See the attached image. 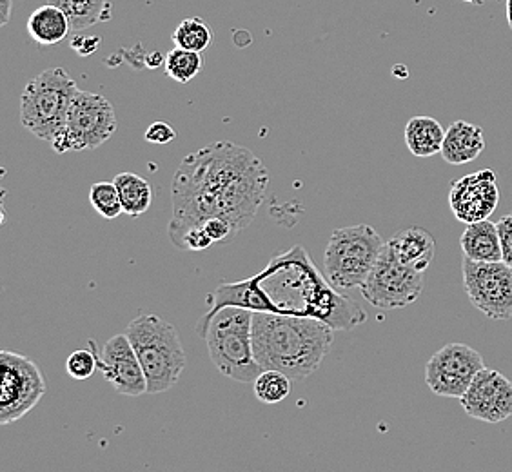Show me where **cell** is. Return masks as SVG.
Returning a JSON list of instances; mask_svg holds the SVG:
<instances>
[{"instance_id":"2","label":"cell","mask_w":512,"mask_h":472,"mask_svg":"<svg viewBox=\"0 0 512 472\" xmlns=\"http://www.w3.org/2000/svg\"><path fill=\"white\" fill-rule=\"evenodd\" d=\"M209 318L222 307H244L253 313L307 316L322 320L335 331H351L367 322V315L355 300L338 293L327 276L320 273L302 246L276 255L260 273L251 278L222 284L209 296Z\"/></svg>"},{"instance_id":"27","label":"cell","mask_w":512,"mask_h":472,"mask_svg":"<svg viewBox=\"0 0 512 472\" xmlns=\"http://www.w3.org/2000/svg\"><path fill=\"white\" fill-rule=\"evenodd\" d=\"M97 344L89 340V349H79L71 353L66 360V371L73 380H88L99 369Z\"/></svg>"},{"instance_id":"20","label":"cell","mask_w":512,"mask_h":472,"mask_svg":"<svg viewBox=\"0 0 512 472\" xmlns=\"http://www.w3.org/2000/svg\"><path fill=\"white\" fill-rule=\"evenodd\" d=\"M445 129L431 117H413L405 126V146L411 155L429 158L438 155L444 146Z\"/></svg>"},{"instance_id":"4","label":"cell","mask_w":512,"mask_h":472,"mask_svg":"<svg viewBox=\"0 0 512 472\" xmlns=\"http://www.w3.org/2000/svg\"><path fill=\"white\" fill-rule=\"evenodd\" d=\"M253 315L249 309L229 305L197 324V335L206 342L218 373L242 384H253L264 371L253 349Z\"/></svg>"},{"instance_id":"26","label":"cell","mask_w":512,"mask_h":472,"mask_svg":"<svg viewBox=\"0 0 512 472\" xmlns=\"http://www.w3.org/2000/svg\"><path fill=\"white\" fill-rule=\"evenodd\" d=\"M89 202L100 217L108 220L120 217L124 213L119 187L115 182H95L89 187Z\"/></svg>"},{"instance_id":"6","label":"cell","mask_w":512,"mask_h":472,"mask_svg":"<svg viewBox=\"0 0 512 472\" xmlns=\"http://www.w3.org/2000/svg\"><path fill=\"white\" fill-rule=\"evenodd\" d=\"M79 91L66 69H44L20 95V122L35 137L53 142L66 126L69 106Z\"/></svg>"},{"instance_id":"22","label":"cell","mask_w":512,"mask_h":472,"mask_svg":"<svg viewBox=\"0 0 512 472\" xmlns=\"http://www.w3.org/2000/svg\"><path fill=\"white\" fill-rule=\"evenodd\" d=\"M66 13L71 30H88L106 19L109 10L108 0H48Z\"/></svg>"},{"instance_id":"1","label":"cell","mask_w":512,"mask_h":472,"mask_svg":"<svg viewBox=\"0 0 512 472\" xmlns=\"http://www.w3.org/2000/svg\"><path fill=\"white\" fill-rule=\"evenodd\" d=\"M267 187L269 171L255 151L227 140L198 149L180 162L171 182L169 240L178 246L209 218H224L240 233L255 220Z\"/></svg>"},{"instance_id":"13","label":"cell","mask_w":512,"mask_h":472,"mask_svg":"<svg viewBox=\"0 0 512 472\" xmlns=\"http://www.w3.org/2000/svg\"><path fill=\"white\" fill-rule=\"evenodd\" d=\"M500 202L498 177L493 169H482L453 180L449 191V206L463 224L487 220Z\"/></svg>"},{"instance_id":"9","label":"cell","mask_w":512,"mask_h":472,"mask_svg":"<svg viewBox=\"0 0 512 472\" xmlns=\"http://www.w3.org/2000/svg\"><path fill=\"white\" fill-rule=\"evenodd\" d=\"M360 291L365 300L378 309H402L422 295L424 273L405 266L385 242L382 255Z\"/></svg>"},{"instance_id":"30","label":"cell","mask_w":512,"mask_h":472,"mask_svg":"<svg viewBox=\"0 0 512 472\" xmlns=\"http://www.w3.org/2000/svg\"><path fill=\"white\" fill-rule=\"evenodd\" d=\"M496 226L502 244V260L512 267V215H505Z\"/></svg>"},{"instance_id":"21","label":"cell","mask_w":512,"mask_h":472,"mask_svg":"<svg viewBox=\"0 0 512 472\" xmlns=\"http://www.w3.org/2000/svg\"><path fill=\"white\" fill-rule=\"evenodd\" d=\"M113 182L119 187L122 209L129 217H140L151 207L153 187L146 178L135 173H120Z\"/></svg>"},{"instance_id":"24","label":"cell","mask_w":512,"mask_h":472,"mask_svg":"<svg viewBox=\"0 0 512 472\" xmlns=\"http://www.w3.org/2000/svg\"><path fill=\"white\" fill-rule=\"evenodd\" d=\"M253 387H255L256 398L262 404H280L293 391V380L287 374L275 369H264L253 382Z\"/></svg>"},{"instance_id":"16","label":"cell","mask_w":512,"mask_h":472,"mask_svg":"<svg viewBox=\"0 0 512 472\" xmlns=\"http://www.w3.org/2000/svg\"><path fill=\"white\" fill-rule=\"evenodd\" d=\"M483 149H485L483 129L465 120H456L445 131L444 146L440 155L451 166H463L480 157Z\"/></svg>"},{"instance_id":"23","label":"cell","mask_w":512,"mask_h":472,"mask_svg":"<svg viewBox=\"0 0 512 472\" xmlns=\"http://www.w3.org/2000/svg\"><path fill=\"white\" fill-rule=\"evenodd\" d=\"M164 68L169 79L178 84H188L204 68V55L200 51L184 50L175 46V50L169 51L164 60Z\"/></svg>"},{"instance_id":"25","label":"cell","mask_w":512,"mask_h":472,"mask_svg":"<svg viewBox=\"0 0 512 472\" xmlns=\"http://www.w3.org/2000/svg\"><path fill=\"white\" fill-rule=\"evenodd\" d=\"M171 39L177 48L191 51H206L213 39V31L207 26V22L200 17L184 19L178 24L177 30L173 31Z\"/></svg>"},{"instance_id":"32","label":"cell","mask_w":512,"mask_h":472,"mask_svg":"<svg viewBox=\"0 0 512 472\" xmlns=\"http://www.w3.org/2000/svg\"><path fill=\"white\" fill-rule=\"evenodd\" d=\"M13 0H0V24L6 26L10 22Z\"/></svg>"},{"instance_id":"10","label":"cell","mask_w":512,"mask_h":472,"mask_svg":"<svg viewBox=\"0 0 512 472\" xmlns=\"http://www.w3.org/2000/svg\"><path fill=\"white\" fill-rule=\"evenodd\" d=\"M0 423L10 425L30 413L46 394V380L28 356L11 351L0 353Z\"/></svg>"},{"instance_id":"11","label":"cell","mask_w":512,"mask_h":472,"mask_svg":"<svg viewBox=\"0 0 512 472\" xmlns=\"http://www.w3.org/2000/svg\"><path fill=\"white\" fill-rule=\"evenodd\" d=\"M463 287L469 302L491 320L512 318V267L463 256Z\"/></svg>"},{"instance_id":"5","label":"cell","mask_w":512,"mask_h":472,"mask_svg":"<svg viewBox=\"0 0 512 472\" xmlns=\"http://www.w3.org/2000/svg\"><path fill=\"white\" fill-rule=\"evenodd\" d=\"M126 335L146 374L148 394L173 389L188 364L177 327L153 313H144L129 322Z\"/></svg>"},{"instance_id":"19","label":"cell","mask_w":512,"mask_h":472,"mask_svg":"<svg viewBox=\"0 0 512 472\" xmlns=\"http://www.w3.org/2000/svg\"><path fill=\"white\" fill-rule=\"evenodd\" d=\"M26 30L40 46H55L68 37L71 24L64 11L48 2L31 13Z\"/></svg>"},{"instance_id":"29","label":"cell","mask_w":512,"mask_h":472,"mask_svg":"<svg viewBox=\"0 0 512 472\" xmlns=\"http://www.w3.org/2000/svg\"><path fill=\"white\" fill-rule=\"evenodd\" d=\"M144 138L148 140L149 144H169L177 138V131L169 126L168 122H153L146 133Z\"/></svg>"},{"instance_id":"3","label":"cell","mask_w":512,"mask_h":472,"mask_svg":"<svg viewBox=\"0 0 512 472\" xmlns=\"http://www.w3.org/2000/svg\"><path fill=\"white\" fill-rule=\"evenodd\" d=\"M333 327L307 316L255 313L253 349L262 369L304 380L322 365L333 345Z\"/></svg>"},{"instance_id":"8","label":"cell","mask_w":512,"mask_h":472,"mask_svg":"<svg viewBox=\"0 0 512 472\" xmlns=\"http://www.w3.org/2000/svg\"><path fill=\"white\" fill-rule=\"evenodd\" d=\"M119 128L113 104L99 93L79 89L69 106L66 126L51 148L59 155L68 151H93L106 144Z\"/></svg>"},{"instance_id":"7","label":"cell","mask_w":512,"mask_h":472,"mask_svg":"<svg viewBox=\"0 0 512 472\" xmlns=\"http://www.w3.org/2000/svg\"><path fill=\"white\" fill-rule=\"evenodd\" d=\"M384 247V238L367 224L340 227L325 247V276L336 289L362 287Z\"/></svg>"},{"instance_id":"18","label":"cell","mask_w":512,"mask_h":472,"mask_svg":"<svg viewBox=\"0 0 512 472\" xmlns=\"http://www.w3.org/2000/svg\"><path fill=\"white\" fill-rule=\"evenodd\" d=\"M463 256L476 262H500L502 260V244L498 235V226L487 220L467 224L460 238Z\"/></svg>"},{"instance_id":"34","label":"cell","mask_w":512,"mask_h":472,"mask_svg":"<svg viewBox=\"0 0 512 472\" xmlns=\"http://www.w3.org/2000/svg\"><path fill=\"white\" fill-rule=\"evenodd\" d=\"M463 2H469V4H483L485 0H463Z\"/></svg>"},{"instance_id":"33","label":"cell","mask_w":512,"mask_h":472,"mask_svg":"<svg viewBox=\"0 0 512 472\" xmlns=\"http://www.w3.org/2000/svg\"><path fill=\"white\" fill-rule=\"evenodd\" d=\"M507 22L512 30V0H507Z\"/></svg>"},{"instance_id":"28","label":"cell","mask_w":512,"mask_h":472,"mask_svg":"<svg viewBox=\"0 0 512 472\" xmlns=\"http://www.w3.org/2000/svg\"><path fill=\"white\" fill-rule=\"evenodd\" d=\"M202 229L213 240V244H227L229 240H233L238 235L235 227L231 226L224 218H209L207 222H204Z\"/></svg>"},{"instance_id":"17","label":"cell","mask_w":512,"mask_h":472,"mask_svg":"<svg viewBox=\"0 0 512 472\" xmlns=\"http://www.w3.org/2000/svg\"><path fill=\"white\" fill-rule=\"evenodd\" d=\"M387 246L405 266L414 267L425 273L436 255V242L429 231L422 227H409L387 240Z\"/></svg>"},{"instance_id":"12","label":"cell","mask_w":512,"mask_h":472,"mask_svg":"<svg viewBox=\"0 0 512 472\" xmlns=\"http://www.w3.org/2000/svg\"><path fill=\"white\" fill-rule=\"evenodd\" d=\"M483 367L482 354L473 347L447 344L427 362L425 382L436 396L460 400Z\"/></svg>"},{"instance_id":"15","label":"cell","mask_w":512,"mask_h":472,"mask_svg":"<svg viewBox=\"0 0 512 472\" xmlns=\"http://www.w3.org/2000/svg\"><path fill=\"white\" fill-rule=\"evenodd\" d=\"M97 360L99 371L117 393L131 398L148 394L146 374L128 335L111 336L104 347L97 351Z\"/></svg>"},{"instance_id":"31","label":"cell","mask_w":512,"mask_h":472,"mask_svg":"<svg viewBox=\"0 0 512 472\" xmlns=\"http://www.w3.org/2000/svg\"><path fill=\"white\" fill-rule=\"evenodd\" d=\"M97 46H99V39H97V37H93V39L89 40L77 39L71 42V48H75L77 53L82 55V57H84V55H91L93 51L97 50Z\"/></svg>"},{"instance_id":"14","label":"cell","mask_w":512,"mask_h":472,"mask_svg":"<svg viewBox=\"0 0 512 472\" xmlns=\"http://www.w3.org/2000/svg\"><path fill=\"white\" fill-rule=\"evenodd\" d=\"M460 402L463 411L474 420L505 422L512 416V384L502 373L483 367Z\"/></svg>"}]
</instances>
